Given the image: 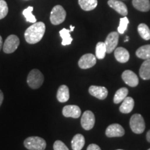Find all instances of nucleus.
<instances>
[{
  "instance_id": "cd10ccee",
  "label": "nucleus",
  "mask_w": 150,
  "mask_h": 150,
  "mask_svg": "<svg viewBox=\"0 0 150 150\" xmlns=\"http://www.w3.org/2000/svg\"><path fill=\"white\" fill-rule=\"evenodd\" d=\"M129 23V19L127 18V17H124V18H120L119 27L117 28L118 33H120V34H123V33L126 31Z\"/></svg>"
},
{
  "instance_id": "f257e3e1",
  "label": "nucleus",
  "mask_w": 150,
  "mask_h": 150,
  "mask_svg": "<svg viewBox=\"0 0 150 150\" xmlns=\"http://www.w3.org/2000/svg\"><path fill=\"white\" fill-rule=\"evenodd\" d=\"M45 32V24L42 22H35L25 31L24 38L29 44L40 42Z\"/></svg>"
},
{
  "instance_id": "473e14b6",
  "label": "nucleus",
  "mask_w": 150,
  "mask_h": 150,
  "mask_svg": "<svg viewBox=\"0 0 150 150\" xmlns=\"http://www.w3.org/2000/svg\"><path fill=\"white\" fill-rule=\"evenodd\" d=\"M2 47H3V40H2V38H1V35H0V51H1Z\"/></svg>"
},
{
  "instance_id": "4468645a",
  "label": "nucleus",
  "mask_w": 150,
  "mask_h": 150,
  "mask_svg": "<svg viewBox=\"0 0 150 150\" xmlns=\"http://www.w3.org/2000/svg\"><path fill=\"white\" fill-rule=\"evenodd\" d=\"M108 4L110 8L114 9L122 16H127L128 14V9L127 8V6L122 1L119 0H108Z\"/></svg>"
},
{
  "instance_id": "9b49d317",
  "label": "nucleus",
  "mask_w": 150,
  "mask_h": 150,
  "mask_svg": "<svg viewBox=\"0 0 150 150\" xmlns=\"http://www.w3.org/2000/svg\"><path fill=\"white\" fill-rule=\"evenodd\" d=\"M63 115L66 117L79 118L81 114V110L76 105H67L63 108Z\"/></svg>"
},
{
  "instance_id": "20e7f679",
  "label": "nucleus",
  "mask_w": 150,
  "mask_h": 150,
  "mask_svg": "<svg viewBox=\"0 0 150 150\" xmlns=\"http://www.w3.org/2000/svg\"><path fill=\"white\" fill-rule=\"evenodd\" d=\"M66 11L61 5H56L52 8L50 14V21L54 25H59L65 21Z\"/></svg>"
},
{
  "instance_id": "2eb2a0df",
  "label": "nucleus",
  "mask_w": 150,
  "mask_h": 150,
  "mask_svg": "<svg viewBox=\"0 0 150 150\" xmlns=\"http://www.w3.org/2000/svg\"><path fill=\"white\" fill-rule=\"evenodd\" d=\"M115 57L118 62L122 63H127L129 60V53L125 48L117 47L115 50Z\"/></svg>"
},
{
  "instance_id": "f03ea898",
  "label": "nucleus",
  "mask_w": 150,
  "mask_h": 150,
  "mask_svg": "<svg viewBox=\"0 0 150 150\" xmlns=\"http://www.w3.org/2000/svg\"><path fill=\"white\" fill-rule=\"evenodd\" d=\"M27 82L31 88L38 89L44 82V76L40 70L33 69L28 75Z\"/></svg>"
},
{
  "instance_id": "1a4fd4ad",
  "label": "nucleus",
  "mask_w": 150,
  "mask_h": 150,
  "mask_svg": "<svg viewBox=\"0 0 150 150\" xmlns=\"http://www.w3.org/2000/svg\"><path fill=\"white\" fill-rule=\"evenodd\" d=\"M119 34L115 31H112L108 35L105 40V45L106 47V53H111L115 50L118 44Z\"/></svg>"
},
{
  "instance_id": "f704fd0d",
  "label": "nucleus",
  "mask_w": 150,
  "mask_h": 150,
  "mask_svg": "<svg viewBox=\"0 0 150 150\" xmlns=\"http://www.w3.org/2000/svg\"><path fill=\"white\" fill-rule=\"evenodd\" d=\"M74 27H73V26L71 25L70 26V31H74Z\"/></svg>"
},
{
  "instance_id": "7ed1b4c3",
  "label": "nucleus",
  "mask_w": 150,
  "mask_h": 150,
  "mask_svg": "<svg viewBox=\"0 0 150 150\" xmlns=\"http://www.w3.org/2000/svg\"><path fill=\"white\" fill-rule=\"evenodd\" d=\"M24 147L29 150H44L46 148V141L38 136H31L24 141Z\"/></svg>"
},
{
  "instance_id": "b1692460",
  "label": "nucleus",
  "mask_w": 150,
  "mask_h": 150,
  "mask_svg": "<svg viewBox=\"0 0 150 150\" xmlns=\"http://www.w3.org/2000/svg\"><path fill=\"white\" fill-rule=\"evenodd\" d=\"M138 31L140 37L145 40H149L150 39V29L147 24L142 23L138 27Z\"/></svg>"
},
{
  "instance_id": "5701e85b",
  "label": "nucleus",
  "mask_w": 150,
  "mask_h": 150,
  "mask_svg": "<svg viewBox=\"0 0 150 150\" xmlns=\"http://www.w3.org/2000/svg\"><path fill=\"white\" fill-rule=\"evenodd\" d=\"M129 93V91L127 88H121L117 90L115 94V96L113 98V102L115 104H119L127 97Z\"/></svg>"
},
{
  "instance_id": "f8f14e48",
  "label": "nucleus",
  "mask_w": 150,
  "mask_h": 150,
  "mask_svg": "<svg viewBox=\"0 0 150 150\" xmlns=\"http://www.w3.org/2000/svg\"><path fill=\"white\" fill-rule=\"evenodd\" d=\"M125 129L119 124H112L108 127L106 130V135L107 137H122L125 135Z\"/></svg>"
},
{
  "instance_id": "6e6552de",
  "label": "nucleus",
  "mask_w": 150,
  "mask_h": 150,
  "mask_svg": "<svg viewBox=\"0 0 150 150\" xmlns=\"http://www.w3.org/2000/svg\"><path fill=\"white\" fill-rule=\"evenodd\" d=\"M97 63L96 56L92 54H86L80 58L78 62L79 66L81 69H88L93 67Z\"/></svg>"
},
{
  "instance_id": "412c9836",
  "label": "nucleus",
  "mask_w": 150,
  "mask_h": 150,
  "mask_svg": "<svg viewBox=\"0 0 150 150\" xmlns=\"http://www.w3.org/2000/svg\"><path fill=\"white\" fill-rule=\"evenodd\" d=\"M97 0H79V4L83 11H90L97 7Z\"/></svg>"
},
{
  "instance_id": "7c9ffc66",
  "label": "nucleus",
  "mask_w": 150,
  "mask_h": 150,
  "mask_svg": "<svg viewBox=\"0 0 150 150\" xmlns=\"http://www.w3.org/2000/svg\"><path fill=\"white\" fill-rule=\"evenodd\" d=\"M87 150H101V149L96 144H91L87 147Z\"/></svg>"
},
{
  "instance_id": "a211bd4d",
  "label": "nucleus",
  "mask_w": 150,
  "mask_h": 150,
  "mask_svg": "<svg viewBox=\"0 0 150 150\" xmlns=\"http://www.w3.org/2000/svg\"><path fill=\"white\" fill-rule=\"evenodd\" d=\"M71 144L73 150H81L85 145V138L81 134H76L73 137Z\"/></svg>"
},
{
  "instance_id": "ddd939ff",
  "label": "nucleus",
  "mask_w": 150,
  "mask_h": 150,
  "mask_svg": "<svg viewBox=\"0 0 150 150\" xmlns=\"http://www.w3.org/2000/svg\"><path fill=\"white\" fill-rule=\"evenodd\" d=\"M89 93L92 96H94L96 98L101 99H104L108 96V90L105 87L97 86H91L89 88Z\"/></svg>"
},
{
  "instance_id": "bb28decb",
  "label": "nucleus",
  "mask_w": 150,
  "mask_h": 150,
  "mask_svg": "<svg viewBox=\"0 0 150 150\" xmlns=\"http://www.w3.org/2000/svg\"><path fill=\"white\" fill-rule=\"evenodd\" d=\"M33 11V6H29L27 8L24 9L22 12L23 16L25 17L26 20L27 22H31V23H35L36 22V18L32 14V11Z\"/></svg>"
},
{
  "instance_id": "e433bc0d",
  "label": "nucleus",
  "mask_w": 150,
  "mask_h": 150,
  "mask_svg": "<svg viewBox=\"0 0 150 150\" xmlns=\"http://www.w3.org/2000/svg\"><path fill=\"white\" fill-rule=\"evenodd\" d=\"M117 150H122V149H117Z\"/></svg>"
},
{
  "instance_id": "4c0bfd02",
  "label": "nucleus",
  "mask_w": 150,
  "mask_h": 150,
  "mask_svg": "<svg viewBox=\"0 0 150 150\" xmlns=\"http://www.w3.org/2000/svg\"><path fill=\"white\" fill-rule=\"evenodd\" d=\"M148 150H150V149H148Z\"/></svg>"
},
{
  "instance_id": "f3484780",
  "label": "nucleus",
  "mask_w": 150,
  "mask_h": 150,
  "mask_svg": "<svg viewBox=\"0 0 150 150\" xmlns=\"http://www.w3.org/2000/svg\"><path fill=\"white\" fill-rule=\"evenodd\" d=\"M134 107V101L133 98L130 97H127L122 101L120 107V111L122 113H129L133 110Z\"/></svg>"
},
{
  "instance_id": "39448f33",
  "label": "nucleus",
  "mask_w": 150,
  "mask_h": 150,
  "mask_svg": "<svg viewBox=\"0 0 150 150\" xmlns=\"http://www.w3.org/2000/svg\"><path fill=\"white\" fill-rule=\"evenodd\" d=\"M130 127L135 134H142L145 129V124L143 117L140 114H134L130 120Z\"/></svg>"
},
{
  "instance_id": "c756f323",
  "label": "nucleus",
  "mask_w": 150,
  "mask_h": 150,
  "mask_svg": "<svg viewBox=\"0 0 150 150\" xmlns=\"http://www.w3.org/2000/svg\"><path fill=\"white\" fill-rule=\"evenodd\" d=\"M54 150H69L66 145L61 140H56L54 143Z\"/></svg>"
},
{
  "instance_id": "393cba45",
  "label": "nucleus",
  "mask_w": 150,
  "mask_h": 150,
  "mask_svg": "<svg viewBox=\"0 0 150 150\" xmlns=\"http://www.w3.org/2000/svg\"><path fill=\"white\" fill-rule=\"evenodd\" d=\"M60 35L63 39L62 40V45H69L72 42V38L70 35V30H68L67 29H63L60 31Z\"/></svg>"
},
{
  "instance_id": "72a5a7b5",
  "label": "nucleus",
  "mask_w": 150,
  "mask_h": 150,
  "mask_svg": "<svg viewBox=\"0 0 150 150\" xmlns=\"http://www.w3.org/2000/svg\"><path fill=\"white\" fill-rule=\"evenodd\" d=\"M146 138H147V141L150 142V130L147 133V136H146Z\"/></svg>"
},
{
  "instance_id": "0eeeda50",
  "label": "nucleus",
  "mask_w": 150,
  "mask_h": 150,
  "mask_svg": "<svg viewBox=\"0 0 150 150\" xmlns=\"http://www.w3.org/2000/svg\"><path fill=\"white\" fill-rule=\"evenodd\" d=\"M95 123V117L93 112L91 110H86L82 115L81 125L85 130H91L93 128Z\"/></svg>"
},
{
  "instance_id": "dca6fc26",
  "label": "nucleus",
  "mask_w": 150,
  "mask_h": 150,
  "mask_svg": "<svg viewBox=\"0 0 150 150\" xmlns=\"http://www.w3.org/2000/svg\"><path fill=\"white\" fill-rule=\"evenodd\" d=\"M58 101L60 102H66L70 99V91L67 86L62 85L58 89L57 94H56Z\"/></svg>"
},
{
  "instance_id": "2f4dec72",
  "label": "nucleus",
  "mask_w": 150,
  "mask_h": 150,
  "mask_svg": "<svg viewBox=\"0 0 150 150\" xmlns=\"http://www.w3.org/2000/svg\"><path fill=\"white\" fill-rule=\"evenodd\" d=\"M4 101V94L2 93V91L0 90V106H1V104H2Z\"/></svg>"
},
{
  "instance_id": "a878e982",
  "label": "nucleus",
  "mask_w": 150,
  "mask_h": 150,
  "mask_svg": "<svg viewBox=\"0 0 150 150\" xmlns=\"http://www.w3.org/2000/svg\"><path fill=\"white\" fill-rule=\"evenodd\" d=\"M106 53V47L105 42H99L96 45V58L98 59H103L105 57Z\"/></svg>"
},
{
  "instance_id": "9d476101",
  "label": "nucleus",
  "mask_w": 150,
  "mask_h": 150,
  "mask_svg": "<svg viewBox=\"0 0 150 150\" xmlns=\"http://www.w3.org/2000/svg\"><path fill=\"white\" fill-rule=\"evenodd\" d=\"M122 78L125 83L131 87H136L139 82L138 76L131 70H125L122 74Z\"/></svg>"
},
{
  "instance_id": "4be33fe9",
  "label": "nucleus",
  "mask_w": 150,
  "mask_h": 150,
  "mask_svg": "<svg viewBox=\"0 0 150 150\" xmlns=\"http://www.w3.org/2000/svg\"><path fill=\"white\" fill-rule=\"evenodd\" d=\"M136 54L140 59L144 60L150 59V45L140 47L137 50Z\"/></svg>"
},
{
  "instance_id": "423d86ee",
  "label": "nucleus",
  "mask_w": 150,
  "mask_h": 150,
  "mask_svg": "<svg viewBox=\"0 0 150 150\" xmlns=\"http://www.w3.org/2000/svg\"><path fill=\"white\" fill-rule=\"evenodd\" d=\"M20 45V39L16 35H10L6 39L3 45L4 52L6 54L13 53Z\"/></svg>"
},
{
  "instance_id": "aec40b11",
  "label": "nucleus",
  "mask_w": 150,
  "mask_h": 150,
  "mask_svg": "<svg viewBox=\"0 0 150 150\" xmlns=\"http://www.w3.org/2000/svg\"><path fill=\"white\" fill-rule=\"evenodd\" d=\"M132 4L135 8L142 12H147L150 10L149 0H133Z\"/></svg>"
},
{
  "instance_id": "c9c22d12",
  "label": "nucleus",
  "mask_w": 150,
  "mask_h": 150,
  "mask_svg": "<svg viewBox=\"0 0 150 150\" xmlns=\"http://www.w3.org/2000/svg\"><path fill=\"white\" fill-rule=\"evenodd\" d=\"M129 38L128 36H127L126 39L125 40V42H127V41H129Z\"/></svg>"
},
{
  "instance_id": "6ab92c4d",
  "label": "nucleus",
  "mask_w": 150,
  "mask_h": 150,
  "mask_svg": "<svg viewBox=\"0 0 150 150\" xmlns=\"http://www.w3.org/2000/svg\"><path fill=\"white\" fill-rule=\"evenodd\" d=\"M139 74L142 79H150V59L145 60L142 63L140 68Z\"/></svg>"
},
{
  "instance_id": "c85d7f7f",
  "label": "nucleus",
  "mask_w": 150,
  "mask_h": 150,
  "mask_svg": "<svg viewBox=\"0 0 150 150\" xmlns=\"http://www.w3.org/2000/svg\"><path fill=\"white\" fill-rule=\"evenodd\" d=\"M8 12V7L4 0H0V20L4 18Z\"/></svg>"
}]
</instances>
